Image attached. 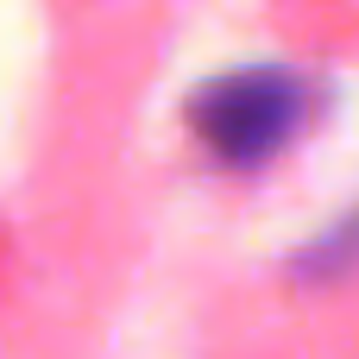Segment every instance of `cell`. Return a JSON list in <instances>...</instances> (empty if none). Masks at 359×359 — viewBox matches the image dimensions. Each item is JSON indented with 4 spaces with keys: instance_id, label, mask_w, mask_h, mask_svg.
I'll return each mask as SVG.
<instances>
[{
    "instance_id": "obj_2",
    "label": "cell",
    "mask_w": 359,
    "mask_h": 359,
    "mask_svg": "<svg viewBox=\"0 0 359 359\" xmlns=\"http://www.w3.org/2000/svg\"><path fill=\"white\" fill-rule=\"evenodd\" d=\"M316 259H309V271H334V265H347V259H359V215L341 227V233H328L322 246H309Z\"/></svg>"
},
{
    "instance_id": "obj_1",
    "label": "cell",
    "mask_w": 359,
    "mask_h": 359,
    "mask_svg": "<svg viewBox=\"0 0 359 359\" xmlns=\"http://www.w3.org/2000/svg\"><path fill=\"white\" fill-rule=\"evenodd\" d=\"M303 120V88L290 69H233L221 82H208L189 101V126L202 133L208 151H221L227 164H259L271 158Z\"/></svg>"
}]
</instances>
